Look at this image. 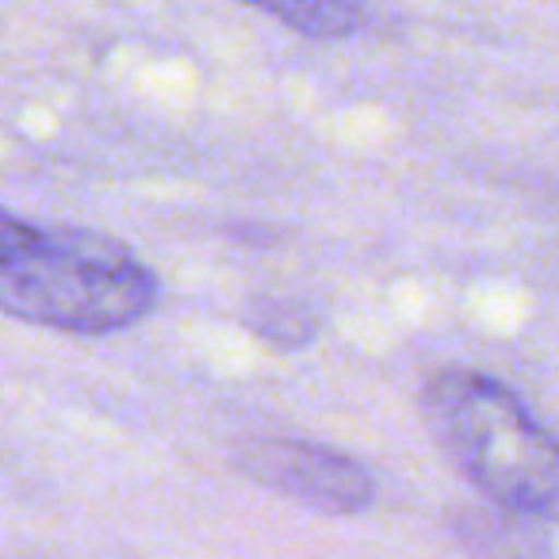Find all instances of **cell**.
<instances>
[{
  "label": "cell",
  "mask_w": 559,
  "mask_h": 559,
  "mask_svg": "<svg viewBox=\"0 0 559 559\" xmlns=\"http://www.w3.org/2000/svg\"><path fill=\"white\" fill-rule=\"evenodd\" d=\"M157 304V280L119 241L78 226H35L0 253V311L62 334H116Z\"/></svg>",
  "instance_id": "1"
},
{
  "label": "cell",
  "mask_w": 559,
  "mask_h": 559,
  "mask_svg": "<svg viewBox=\"0 0 559 559\" xmlns=\"http://www.w3.org/2000/svg\"><path fill=\"white\" fill-rule=\"evenodd\" d=\"M421 414L449 460L510 513L559 525V441L510 388L479 372H441Z\"/></svg>",
  "instance_id": "2"
},
{
  "label": "cell",
  "mask_w": 559,
  "mask_h": 559,
  "mask_svg": "<svg viewBox=\"0 0 559 559\" xmlns=\"http://www.w3.org/2000/svg\"><path fill=\"white\" fill-rule=\"evenodd\" d=\"M238 472L319 513H360L376 495L365 464L311 441H257L238 456Z\"/></svg>",
  "instance_id": "3"
},
{
  "label": "cell",
  "mask_w": 559,
  "mask_h": 559,
  "mask_svg": "<svg viewBox=\"0 0 559 559\" xmlns=\"http://www.w3.org/2000/svg\"><path fill=\"white\" fill-rule=\"evenodd\" d=\"M311 39H345L365 24L368 0H246Z\"/></svg>",
  "instance_id": "4"
}]
</instances>
